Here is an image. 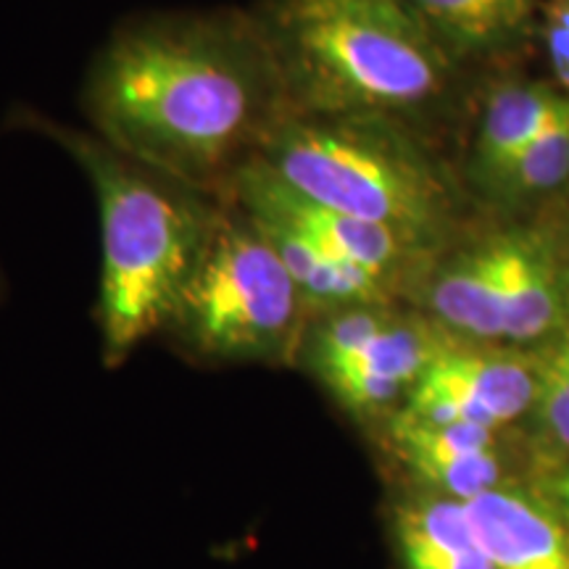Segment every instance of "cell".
<instances>
[{
	"mask_svg": "<svg viewBox=\"0 0 569 569\" xmlns=\"http://www.w3.org/2000/svg\"><path fill=\"white\" fill-rule=\"evenodd\" d=\"M453 63L503 51L528 24L532 0H403Z\"/></svg>",
	"mask_w": 569,
	"mask_h": 569,
	"instance_id": "5bb4252c",
	"label": "cell"
},
{
	"mask_svg": "<svg viewBox=\"0 0 569 569\" xmlns=\"http://www.w3.org/2000/svg\"><path fill=\"white\" fill-rule=\"evenodd\" d=\"M536 422L551 446L569 453V327L553 340L543 359L536 361Z\"/></svg>",
	"mask_w": 569,
	"mask_h": 569,
	"instance_id": "2e32d148",
	"label": "cell"
},
{
	"mask_svg": "<svg viewBox=\"0 0 569 569\" xmlns=\"http://www.w3.org/2000/svg\"><path fill=\"white\" fill-rule=\"evenodd\" d=\"M251 13L290 113L409 122L457 80V63L403 0H261Z\"/></svg>",
	"mask_w": 569,
	"mask_h": 569,
	"instance_id": "3957f363",
	"label": "cell"
},
{
	"mask_svg": "<svg viewBox=\"0 0 569 569\" xmlns=\"http://www.w3.org/2000/svg\"><path fill=\"white\" fill-rule=\"evenodd\" d=\"M253 163L298 196L393 227L432 253L453 238V182L398 119L293 113Z\"/></svg>",
	"mask_w": 569,
	"mask_h": 569,
	"instance_id": "277c9868",
	"label": "cell"
},
{
	"mask_svg": "<svg viewBox=\"0 0 569 569\" xmlns=\"http://www.w3.org/2000/svg\"><path fill=\"white\" fill-rule=\"evenodd\" d=\"M493 256L498 343H530L559 332L569 315V269L536 232L488 234Z\"/></svg>",
	"mask_w": 569,
	"mask_h": 569,
	"instance_id": "9c48e42d",
	"label": "cell"
},
{
	"mask_svg": "<svg viewBox=\"0 0 569 569\" xmlns=\"http://www.w3.org/2000/svg\"><path fill=\"white\" fill-rule=\"evenodd\" d=\"M440 338L443 330L422 311L401 315L393 309L388 322L359 348L309 375L348 415L390 419L403 409Z\"/></svg>",
	"mask_w": 569,
	"mask_h": 569,
	"instance_id": "ba28073f",
	"label": "cell"
},
{
	"mask_svg": "<svg viewBox=\"0 0 569 569\" xmlns=\"http://www.w3.org/2000/svg\"><path fill=\"white\" fill-rule=\"evenodd\" d=\"M11 124L63 148L96 193L101 217L96 325L103 365L122 367L134 348L167 332L209 253L227 201L32 109L13 111Z\"/></svg>",
	"mask_w": 569,
	"mask_h": 569,
	"instance_id": "7a4b0ae2",
	"label": "cell"
},
{
	"mask_svg": "<svg viewBox=\"0 0 569 569\" xmlns=\"http://www.w3.org/2000/svg\"><path fill=\"white\" fill-rule=\"evenodd\" d=\"M553 507H557L561 511V517H565L567 522H569V496H557V498H553Z\"/></svg>",
	"mask_w": 569,
	"mask_h": 569,
	"instance_id": "d6986e66",
	"label": "cell"
},
{
	"mask_svg": "<svg viewBox=\"0 0 569 569\" xmlns=\"http://www.w3.org/2000/svg\"><path fill=\"white\" fill-rule=\"evenodd\" d=\"M565 92L546 84L503 82L482 103L478 127L469 142L467 177L475 190L488 196L532 140L551 122Z\"/></svg>",
	"mask_w": 569,
	"mask_h": 569,
	"instance_id": "7c38bea8",
	"label": "cell"
},
{
	"mask_svg": "<svg viewBox=\"0 0 569 569\" xmlns=\"http://www.w3.org/2000/svg\"><path fill=\"white\" fill-rule=\"evenodd\" d=\"M569 182V98H561L551 122L543 132L509 163L507 172L490 190V198L498 201H528L546 193H553Z\"/></svg>",
	"mask_w": 569,
	"mask_h": 569,
	"instance_id": "9a60e30c",
	"label": "cell"
},
{
	"mask_svg": "<svg viewBox=\"0 0 569 569\" xmlns=\"http://www.w3.org/2000/svg\"><path fill=\"white\" fill-rule=\"evenodd\" d=\"M536 390V361L498 343L459 338L443 330L436 353L401 411L425 422L498 430L532 409Z\"/></svg>",
	"mask_w": 569,
	"mask_h": 569,
	"instance_id": "8992f818",
	"label": "cell"
},
{
	"mask_svg": "<svg viewBox=\"0 0 569 569\" xmlns=\"http://www.w3.org/2000/svg\"><path fill=\"white\" fill-rule=\"evenodd\" d=\"M401 569H493L465 501L419 490L393 511Z\"/></svg>",
	"mask_w": 569,
	"mask_h": 569,
	"instance_id": "4fadbf2b",
	"label": "cell"
},
{
	"mask_svg": "<svg viewBox=\"0 0 569 569\" xmlns=\"http://www.w3.org/2000/svg\"><path fill=\"white\" fill-rule=\"evenodd\" d=\"M546 48L559 88L569 98V0L546 3Z\"/></svg>",
	"mask_w": 569,
	"mask_h": 569,
	"instance_id": "e0dca14e",
	"label": "cell"
},
{
	"mask_svg": "<svg viewBox=\"0 0 569 569\" xmlns=\"http://www.w3.org/2000/svg\"><path fill=\"white\" fill-rule=\"evenodd\" d=\"M90 132L230 201L288 122V98L251 11H163L119 24L82 84Z\"/></svg>",
	"mask_w": 569,
	"mask_h": 569,
	"instance_id": "6da1fadb",
	"label": "cell"
},
{
	"mask_svg": "<svg viewBox=\"0 0 569 569\" xmlns=\"http://www.w3.org/2000/svg\"><path fill=\"white\" fill-rule=\"evenodd\" d=\"M311 317L261 227L227 201L209 253L163 336L206 365L288 367L298 361Z\"/></svg>",
	"mask_w": 569,
	"mask_h": 569,
	"instance_id": "5b68a950",
	"label": "cell"
},
{
	"mask_svg": "<svg viewBox=\"0 0 569 569\" xmlns=\"http://www.w3.org/2000/svg\"><path fill=\"white\" fill-rule=\"evenodd\" d=\"M557 496H569V467L559 475L557 482H553V498Z\"/></svg>",
	"mask_w": 569,
	"mask_h": 569,
	"instance_id": "ac0fdd59",
	"label": "cell"
},
{
	"mask_svg": "<svg viewBox=\"0 0 569 569\" xmlns=\"http://www.w3.org/2000/svg\"><path fill=\"white\" fill-rule=\"evenodd\" d=\"M390 451L425 493L472 501L503 486L496 430L480 425H438L396 411L386 425Z\"/></svg>",
	"mask_w": 569,
	"mask_h": 569,
	"instance_id": "30bf717a",
	"label": "cell"
},
{
	"mask_svg": "<svg viewBox=\"0 0 569 569\" xmlns=\"http://www.w3.org/2000/svg\"><path fill=\"white\" fill-rule=\"evenodd\" d=\"M230 201L253 217L293 227L303 238L315 240L322 251L390 284L396 296H409L411 284L436 256L393 227L325 209L298 196L274 174H269L261 163H251L238 174Z\"/></svg>",
	"mask_w": 569,
	"mask_h": 569,
	"instance_id": "52a82bcc",
	"label": "cell"
},
{
	"mask_svg": "<svg viewBox=\"0 0 569 569\" xmlns=\"http://www.w3.org/2000/svg\"><path fill=\"white\" fill-rule=\"evenodd\" d=\"M465 507L493 569H569V522L551 503L498 486Z\"/></svg>",
	"mask_w": 569,
	"mask_h": 569,
	"instance_id": "8fae6325",
	"label": "cell"
}]
</instances>
